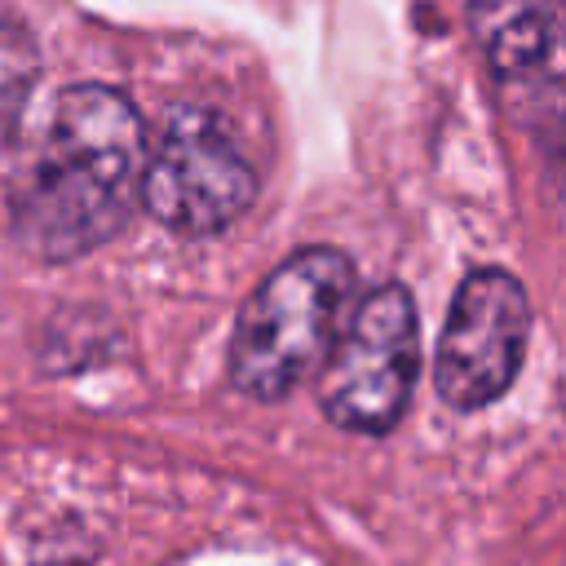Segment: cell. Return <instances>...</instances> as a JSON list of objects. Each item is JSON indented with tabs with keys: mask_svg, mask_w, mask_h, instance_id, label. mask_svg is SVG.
Instances as JSON below:
<instances>
[{
	"mask_svg": "<svg viewBox=\"0 0 566 566\" xmlns=\"http://www.w3.org/2000/svg\"><path fill=\"white\" fill-rule=\"evenodd\" d=\"M469 31L500 80H517L557 44V0H469Z\"/></svg>",
	"mask_w": 566,
	"mask_h": 566,
	"instance_id": "obj_6",
	"label": "cell"
},
{
	"mask_svg": "<svg viewBox=\"0 0 566 566\" xmlns=\"http://www.w3.org/2000/svg\"><path fill=\"white\" fill-rule=\"evenodd\" d=\"M318 402L349 433H389L416 389L420 323L402 283L371 287L318 367Z\"/></svg>",
	"mask_w": 566,
	"mask_h": 566,
	"instance_id": "obj_4",
	"label": "cell"
},
{
	"mask_svg": "<svg viewBox=\"0 0 566 566\" xmlns=\"http://www.w3.org/2000/svg\"><path fill=\"white\" fill-rule=\"evenodd\" d=\"M531 340L526 287L495 265H478L460 279L433 358V389L451 411H478L495 402L522 371Z\"/></svg>",
	"mask_w": 566,
	"mask_h": 566,
	"instance_id": "obj_5",
	"label": "cell"
},
{
	"mask_svg": "<svg viewBox=\"0 0 566 566\" xmlns=\"http://www.w3.org/2000/svg\"><path fill=\"white\" fill-rule=\"evenodd\" d=\"M354 296V261L340 248H301L239 310L230 336V385L256 402L287 398L310 380L340 336Z\"/></svg>",
	"mask_w": 566,
	"mask_h": 566,
	"instance_id": "obj_2",
	"label": "cell"
},
{
	"mask_svg": "<svg viewBox=\"0 0 566 566\" xmlns=\"http://www.w3.org/2000/svg\"><path fill=\"white\" fill-rule=\"evenodd\" d=\"M142 208L181 239L221 234L256 199V168L221 115L172 106L137 172Z\"/></svg>",
	"mask_w": 566,
	"mask_h": 566,
	"instance_id": "obj_3",
	"label": "cell"
},
{
	"mask_svg": "<svg viewBox=\"0 0 566 566\" xmlns=\"http://www.w3.org/2000/svg\"><path fill=\"white\" fill-rule=\"evenodd\" d=\"M142 155V119L119 88H62L9 195L18 243L40 261H75L115 239L137 199Z\"/></svg>",
	"mask_w": 566,
	"mask_h": 566,
	"instance_id": "obj_1",
	"label": "cell"
}]
</instances>
